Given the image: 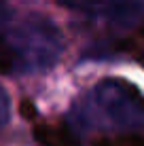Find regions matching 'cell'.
I'll list each match as a JSON object with an SVG mask.
<instances>
[{
	"instance_id": "2",
	"label": "cell",
	"mask_w": 144,
	"mask_h": 146,
	"mask_svg": "<svg viewBox=\"0 0 144 146\" xmlns=\"http://www.w3.org/2000/svg\"><path fill=\"white\" fill-rule=\"evenodd\" d=\"M96 104L119 129H144V95L125 78H106L96 87Z\"/></svg>"
},
{
	"instance_id": "6",
	"label": "cell",
	"mask_w": 144,
	"mask_h": 146,
	"mask_svg": "<svg viewBox=\"0 0 144 146\" xmlns=\"http://www.w3.org/2000/svg\"><path fill=\"white\" fill-rule=\"evenodd\" d=\"M7 123H9V95L0 87V131Z\"/></svg>"
},
{
	"instance_id": "3",
	"label": "cell",
	"mask_w": 144,
	"mask_h": 146,
	"mask_svg": "<svg viewBox=\"0 0 144 146\" xmlns=\"http://www.w3.org/2000/svg\"><path fill=\"white\" fill-rule=\"evenodd\" d=\"M144 15V0H110L106 17L112 26L129 28L136 26Z\"/></svg>"
},
{
	"instance_id": "8",
	"label": "cell",
	"mask_w": 144,
	"mask_h": 146,
	"mask_svg": "<svg viewBox=\"0 0 144 146\" xmlns=\"http://www.w3.org/2000/svg\"><path fill=\"white\" fill-rule=\"evenodd\" d=\"M96 146H144V138H123L121 142H98Z\"/></svg>"
},
{
	"instance_id": "10",
	"label": "cell",
	"mask_w": 144,
	"mask_h": 146,
	"mask_svg": "<svg viewBox=\"0 0 144 146\" xmlns=\"http://www.w3.org/2000/svg\"><path fill=\"white\" fill-rule=\"evenodd\" d=\"M4 7H7V4H4V0H0V15L4 13Z\"/></svg>"
},
{
	"instance_id": "5",
	"label": "cell",
	"mask_w": 144,
	"mask_h": 146,
	"mask_svg": "<svg viewBox=\"0 0 144 146\" xmlns=\"http://www.w3.org/2000/svg\"><path fill=\"white\" fill-rule=\"evenodd\" d=\"M0 72H2V74L17 72V64H15L13 49H11V44L7 42L4 36H0Z\"/></svg>"
},
{
	"instance_id": "1",
	"label": "cell",
	"mask_w": 144,
	"mask_h": 146,
	"mask_svg": "<svg viewBox=\"0 0 144 146\" xmlns=\"http://www.w3.org/2000/svg\"><path fill=\"white\" fill-rule=\"evenodd\" d=\"M11 44L17 72L44 70L55 64L64 49L59 30L44 17H28L11 36H4Z\"/></svg>"
},
{
	"instance_id": "7",
	"label": "cell",
	"mask_w": 144,
	"mask_h": 146,
	"mask_svg": "<svg viewBox=\"0 0 144 146\" xmlns=\"http://www.w3.org/2000/svg\"><path fill=\"white\" fill-rule=\"evenodd\" d=\"M62 7H68V9H78V11H83V9H91L96 7L100 0H57Z\"/></svg>"
},
{
	"instance_id": "4",
	"label": "cell",
	"mask_w": 144,
	"mask_h": 146,
	"mask_svg": "<svg viewBox=\"0 0 144 146\" xmlns=\"http://www.w3.org/2000/svg\"><path fill=\"white\" fill-rule=\"evenodd\" d=\"M34 140L40 146H78V140L64 125H47V123L36 125Z\"/></svg>"
},
{
	"instance_id": "9",
	"label": "cell",
	"mask_w": 144,
	"mask_h": 146,
	"mask_svg": "<svg viewBox=\"0 0 144 146\" xmlns=\"http://www.w3.org/2000/svg\"><path fill=\"white\" fill-rule=\"evenodd\" d=\"M19 110H21V114H23L26 119H30V121L36 117V108H34V104L30 102V100H23V102L19 104Z\"/></svg>"
}]
</instances>
